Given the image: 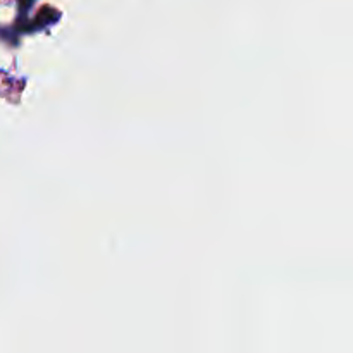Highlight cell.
Segmentation results:
<instances>
[{"mask_svg":"<svg viewBox=\"0 0 353 353\" xmlns=\"http://www.w3.org/2000/svg\"><path fill=\"white\" fill-rule=\"evenodd\" d=\"M19 2H21V6L28 7V6H30V3H31V2H33V0H19Z\"/></svg>","mask_w":353,"mask_h":353,"instance_id":"obj_1","label":"cell"}]
</instances>
